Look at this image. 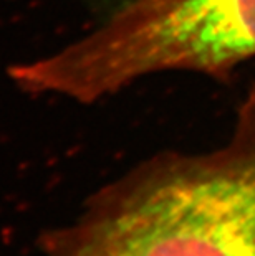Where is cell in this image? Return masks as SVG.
Here are the masks:
<instances>
[{
  "instance_id": "6da1fadb",
  "label": "cell",
  "mask_w": 255,
  "mask_h": 256,
  "mask_svg": "<svg viewBox=\"0 0 255 256\" xmlns=\"http://www.w3.org/2000/svg\"><path fill=\"white\" fill-rule=\"evenodd\" d=\"M45 256H255V84L207 154L164 152L96 192Z\"/></svg>"
},
{
  "instance_id": "7a4b0ae2",
  "label": "cell",
  "mask_w": 255,
  "mask_h": 256,
  "mask_svg": "<svg viewBox=\"0 0 255 256\" xmlns=\"http://www.w3.org/2000/svg\"><path fill=\"white\" fill-rule=\"evenodd\" d=\"M255 58V0H128L95 32L30 62L39 94L95 102L146 74L191 72L227 81Z\"/></svg>"
}]
</instances>
